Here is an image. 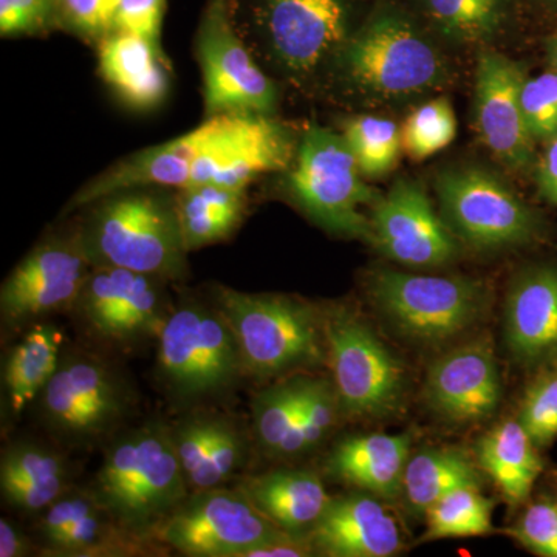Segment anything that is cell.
<instances>
[{
  "label": "cell",
  "instance_id": "6da1fadb",
  "mask_svg": "<svg viewBox=\"0 0 557 557\" xmlns=\"http://www.w3.org/2000/svg\"><path fill=\"white\" fill-rule=\"evenodd\" d=\"M90 491L121 527L159 542L157 531L189 496L171 428L153 421L113 440Z\"/></svg>",
  "mask_w": 557,
  "mask_h": 557
},
{
  "label": "cell",
  "instance_id": "7a4b0ae2",
  "mask_svg": "<svg viewBox=\"0 0 557 557\" xmlns=\"http://www.w3.org/2000/svg\"><path fill=\"white\" fill-rule=\"evenodd\" d=\"M79 234L94 267H116L157 278H178L186 248L177 203L143 190L98 200Z\"/></svg>",
  "mask_w": 557,
  "mask_h": 557
},
{
  "label": "cell",
  "instance_id": "3957f363",
  "mask_svg": "<svg viewBox=\"0 0 557 557\" xmlns=\"http://www.w3.org/2000/svg\"><path fill=\"white\" fill-rule=\"evenodd\" d=\"M215 306L236 335L247 375L271 379L325 361L324 313L310 304L218 287Z\"/></svg>",
  "mask_w": 557,
  "mask_h": 557
},
{
  "label": "cell",
  "instance_id": "277c9868",
  "mask_svg": "<svg viewBox=\"0 0 557 557\" xmlns=\"http://www.w3.org/2000/svg\"><path fill=\"white\" fill-rule=\"evenodd\" d=\"M157 339V379L178 406L218 398L247 375L239 343L218 306L180 304Z\"/></svg>",
  "mask_w": 557,
  "mask_h": 557
},
{
  "label": "cell",
  "instance_id": "5b68a950",
  "mask_svg": "<svg viewBox=\"0 0 557 557\" xmlns=\"http://www.w3.org/2000/svg\"><path fill=\"white\" fill-rule=\"evenodd\" d=\"M36 401L40 420L54 438L90 448L129 420L137 395L131 381L106 359L87 351H62Z\"/></svg>",
  "mask_w": 557,
  "mask_h": 557
},
{
  "label": "cell",
  "instance_id": "8992f818",
  "mask_svg": "<svg viewBox=\"0 0 557 557\" xmlns=\"http://www.w3.org/2000/svg\"><path fill=\"white\" fill-rule=\"evenodd\" d=\"M369 295L399 335L426 346L463 335L478 324L487 306V292L478 281L392 270L370 277Z\"/></svg>",
  "mask_w": 557,
  "mask_h": 557
},
{
  "label": "cell",
  "instance_id": "52a82bcc",
  "mask_svg": "<svg viewBox=\"0 0 557 557\" xmlns=\"http://www.w3.org/2000/svg\"><path fill=\"white\" fill-rule=\"evenodd\" d=\"M346 138L324 127L306 131L289 172V190L304 211L333 233L372 242V223L364 215L381 196L362 182Z\"/></svg>",
  "mask_w": 557,
  "mask_h": 557
},
{
  "label": "cell",
  "instance_id": "ba28073f",
  "mask_svg": "<svg viewBox=\"0 0 557 557\" xmlns=\"http://www.w3.org/2000/svg\"><path fill=\"white\" fill-rule=\"evenodd\" d=\"M325 346L341 413L381 420L405 401L406 370L355 311L335 307L324 313Z\"/></svg>",
  "mask_w": 557,
  "mask_h": 557
},
{
  "label": "cell",
  "instance_id": "9c48e42d",
  "mask_svg": "<svg viewBox=\"0 0 557 557\" xmlns=\"http://www.w3.org/2000/svg\"><path fill=\"white\" fill-rule=\"evenodd\" d=\"M343 65L359 89L376 97H406L438 86L445 62L401 14H375L343 47Z\"/></svg>",
  "mask_w": 557,
  "mask_h": 557
},
{
  "label": "cell",
  "instance_id": "30bf717a",
  "mask_svg": "<svg viewBox=\"0 0 557 557\" xmlns=\"http://www.w3.org/2000/svg\"><path fill=\"white\" fill-rule=\"evenodd\" d=\"M293 534L274 525L244 491H194L164 520L156 539L189 557H247L251 549Z\"/></svg>",
  "mask_w": 557,
  "mask_h": 557
},
{
  "label": "cell",
  "instance_id": "8fae6325",
  "mask_svg": "<svg viewBox=\"0 0 557 557\" xmlns=\"http://www.w3.org/2000/svg\"><path fill=\"white\" fill-rule=\"evenodd\" d=\"M208 116H271L277 104L273 81L262 72L242 40L230 0H211L197 35Z\"/></svg>",
  "mask_w": 557,
  "mask_h": 557
},
{
  "label": "cell",
  "instance_id": "7c38bea8",
  "mask_svg": "<svg viewBox=\"0 0 557 557\" xmlns=\"http://www.w3.org/2000/svg\"><path fill=\"white\" fill-rule=\"evenodd\" d=\"M437 193L450 230L474 247H515L536 234L533 211L490 172L445 171L438 175Z\"/></svg>",
  "mask_w": 557,
  "mask_h": 557
},
{
  "label": "cell",
  "instance_id": "4fadbf2b",
  "mask_svg": "<svg viewBox=\"0 0 557 557\" xmlns=\"http://www.w3.org/2000/svg\"><path fill=\"white\" fill-rule=\"evenodd\" d=\"M249 16L278 67L313 73L348 40V0H249Z\"/></svg>",
  "mask_w": 557,
  "mask_h": 557
},
{
  "label": "cell",
  "instance_id": "5bb4252c",
  "mask_svg": "<svg viewBox=\"0 0 557 557\" xmlns=\"http://www.w3.org/2000/svg\"><path fill=\"white\" fill-rule=\"evenodd\" d=\"M79 237L53 239L33 249L3 282L0 317L5 330L73 309L90 273Z\"/></svg>",
  "mask_w": 557,
  "mask_h": 557
},
{
  "label": "cell",
  "instance_id": "9a60e30c",
  "mask_svg": "<svg viewBox=\"0 0 557 557\" xmlns=\"http://www.w3.org/2000/svg\"><path fill=\"white\" fill-rule=\"evenodd\" d=\"M372 244L395 262L413 269L446 265L458 252L448 223L434 211L416 182L399 180L370 215Z\"/></svg>",
  "mask_w": 557,
  "mask_h": 557
},
{
  "label": "cell",
  "instance_id": "2e32d148",
  "mask_svg": "<svg viewBox=\"0 0 557 557\" xmlns=\"http://www.w3.org/2000/svg\"><path fill=\"white\" fill-rule=\"evenodd\" d=\"M42 555L123 557L156 555L159 542L146 541L120 525L90 490H70L40 515Z\"/></svg>",
  "mask_w": 557,
  "mask_h": 557
},
{
  "label": "cell",
  "instance_id": "e0dca14e",
  "mask_svg": "<svg viewBox=\"0 0 557 557\" xmlns=\"http://www.w3.org/2000/svg\"><path fill=\"white\" fill-rule=\"evenodd\" d=\"M525 79L519 64L496 51L480 57L475 72V127L486 148L515 171L527 170L534 160V138L528 131L520 100Z\"/></svg>",
  "mask_w": 557,
  "mask_h": 557
},
{
  "label": "cell",
  "instance_id": "ac0fdd59",
  "mask_svg": "<svg viewBox=\"0 0 557 557\" xmlns=\"http://www.w3.org/2000/svg\"><path fill=\"white\" fill-rule=\"evenodd\" d=\"M423 391L429 408L450 423L493 416L502 395L493 341L480 336L443 355L429 369Z\"/></svg>",
  "mask_w": 557,
  "mask_h": 557
},
{
  "label": "cell",
  "instance_id": "d6986e66",
  "mask_svg": "<svg viewBox=\"0 0 557 557\" xmlns=\"http://www.w3.org/2000/svg\"><path fill=\"white\" fill-rule=\"evenodd\" d=\"M307 537L317 555L330 557H391L403 548L397 520L362 491L332 497Z\"/></svg>",
  "mask_w": 557,
  "mask_h": 557
},
{
  "label": "cell",
  "instance_id": "ffe728a7",
  "mask_svg": "<svg viewBox=\"0 0 557 557\" xmlns=\"http://www.w3.org/2000/svg\"><path fill=\"white\" fill-rule=\"evenodd\" d=\"M505 343L522 368L557 361L556 270L537 267L512 282L505 309Z\"/></svg>",
  "mask_w": 557,
  "mask_h": 557
},
{
  "label": "cell",
  "instance_id": "44dd1931",
  "mask_svg": "<svg viewBox=\"0 0 557 557\" xmlns=\"http://www.w3.org/2000/svg\"><path fill=\"white\" fill-rule=\"evenodd\" d=\"M410 454L409 435L364 434L338 443L327 460L333 478L381 500L403 494Z\"/></svg>",
  "mask_w": 557,
  "mask_h": 557
},
{
  "label": "cell",
  "instance_id": "7402d4cb",
  "mask_svg": "<svg viewBox=\"0 0 557 557\" xmlns=\"http://www.w3.org/2000/svg\"><path fill=\"white\" fill-rule=\"evenodd\" d=\"M240 491L265 518L293 536H307L332 500L322 480L304 469L256 475L245 480Z\"/></svg>",
  "mask_w": 557,
  "mask_h": 557
},
{
  "label": "cell",
  "instance_id": "603a6c76",
  "mask_svg": "<svg viewBox=\"0 0 557 557\" xmlns=\"http://www.w3.org/2000/svg\"><path fill=\"white\" fill-rule=\"evenodd\" d=\"M67 461L36 443L9 446L0 461L3 500L25 515H42L70 491Z\"/></svg>",
  "mask_w": 557,
  "mask_h": 557
},
{
  "label": "cell",
  "instance_id": "cb8c5ba5",
  "mask_svg": "<svg viewBox=\"0 0 557 557\" xmlns=\"http://www.w3.org/2000/svg\"><path fill=\"white\" fill-rule=\"evenodd\" d=\"M100 70L124 101L138 109L156 108L168 94V75L159 58V47L141 36L112 32L98 49Z\"/></svg>",
  "mask_w": 557,
  "mask_h": 557
},
{
  "label": "cell",
  "instance_id": "d4e9b609",
  "mask_svg": "<svg viewBox=\"0 0 557 557\" xmlns=\"http://www.w3.org/2000/svg\"><path fill=\"white\" fill-rule=\"evenodd\" d=\"M61 343L60 330L50 324H38L7 354L2 366L5 417L20 418L38 399L58 368Z\"/></svg>",
  "mask_w": 557,
  "mask_h": 557
},
{
  "label": "cell",
  "instance_id": "484cf974",
  "mask_svg": "<svg viewBox=\"0 0 557 557\" xmlns=\"http://www.w3.org/2000/svg\"><path fill=\"white\" fill-rule=\"evenodd\" d=\"M536 443L519 420H507L480 438L479 465L494 480L508 504L525 502L541 474Z\"/></svg>",
  "mask_w": 557,
  "mask_h": 557
},
{
  "label": "cell",
  "instance_id": "4316f807",
  "mask_svg": "<svg viewBox=\"0 0 557 557\" xmlns=\"http://www.w3.org/2000/svg\"><path fill=\"white\" fill-rule=\"evenodd\" d=\"M474 461L450 448L421 450L410 456L403 479V494L413 516H426L429 508L460 486H479Z\"/></svg>",
  "mask_w": 557,
  "mask_h": 557
},
{
  "label": "cell",
  "instance_id": "83f0119b",
  "mask_svg": "<svg viewBox=\"0 0 557 557\" xmlns=\"http://www.w3.org/2000/svg\"><path fill=\"white\" fill-rule=\"evenodd\" d=\"M242 207L240 189L215 185L183 189L177 208L188 251L225 239L239 223Z\"/></svg>",
  "mask_w": 557,
  "mask_h": 557
},
{
  "label": "cell",
  "instance_id": "f1b7e54d",
  "mask_svg": "<svg viewBox=\"0 0 557 557\" xmlns=\"http://www.w3.org/2000/svg\"><path fill=\"white\" fill-rule=\"evenodd\" d=\"M493 509L479 486L456 487L429 508L421 542L485 536L493 531Z\"/></svg>",
  "mask_w": 557,
  "mask_h": 557
},
{
  "label": "cell",
  "instance_id": "f546056e",
  "mask_svg": "<svg viewBox=\"0 0 557 557\" xmlns=\"http://www.w3.org/2000/svg\"><path fill=\"white\" fill-rule=\"evenodd\" d=\"M429 20L446 38L478 44L500 32L509 0H420Z\"/></svg>",
  "mask_w": 557,
  "mask_h": 557
},
{
  "label": "cell",
  "instance_id": "4dcf8cb0",
  "mask_svg": "<svg viewBox=\"0 0 557 557\" xmlns=\"http://www.w3.org/2000/svg\"><path fill=\"white\" fill-rule=\"evenodd\" d=\"M311 379H293L274 384L252 401L255 434L263 453L277 457L307 398Z\"/></svg>",
  "mask_w": 557,
  "mask_h": 557
},
{
  "label": "cell",
  "instance_id": "1f68e13d",
  "mask_svg": "<svg viewBox=\"0 0 557 557\" xmlns=\"http://www.w3.org/2000/svg\"><path fill=\"white\" fill-rule=\"evenodd\" d=\"M341 416L338 394L333 383L325 380H310L306 401L296 417L295 426L277 457L281 460L302 457L322 445L335 428Z\"/></svg>",
  "mask_w": 557,
  "mask_h": 557
},
{
  "label": "cell",
  "instance_id": "d6a6232c",
  "mask_svg": "<svg viewBox=\"0 0 557 557\" xmlns=\"http://www.w3.org/2000/svg\"><path fill=\"white\" fill-rule=\"evenodd\" d=\"M344 138L354 152L362 175L381 177L397 164L403 139L394 121L359 116L348 121Z\"/></svg>",
  "mask_w": 557,
  "mask_h": 557
},
{
  "label": "cell",
  "instance_id": "836d02e7",
  "mask_svg": "<svg viewBox=\"0 0 557 557\" xmlns=\"http://www.w3.org/2000/svg\"><path fill=\"white\" fill-rule=\"evenodd\" d=\"M456 134L453 106L446 98H437L410 113L401 132L403 148L412 159H428L449 146Z\"/></svg>",
  "mask_w": 557,
  "mask_h": 557
},
{
  "label": "cell",
  "instance_id": "e575fe53",
  "mask_svg": "<svg viewBox=\"0 0 557 557\" xmlns=\"http://www.w3.org/2000/svg\"><path fill=\"white\" fill-rule=\"evenodd\" d=\"M248 457V438L233 421L222 417L218 437L197 474L189 480V490L219 487L233 478Z\"/></svg>",
  "mask_w": 557,
  "mask_h": 557
},
{
  "label": "cell",
  "instance_id": "d590c367",
  "mask_svg": "<svg viewBox=\"0 0 557 557\" xmlns=\"http://www.w3.org/2000/svg\"><path fill=\"white\" fill-rule=\"evenodd\" d=\"M520 424L537 448L552 445L557 438V369L544 373L528 388L520 406Z\"/></svg>",
  "mask_w": 557,
  "mask_h": 557
},
{
  "label": "cell",
  "instance_id": "8d00e7d4",
  "mask_svg": "<svg viewBox=\"0 0 557 557\" xmlns=\"http://www.w3.org/2000/svg\"><path fill=\"white\" fill-rule=\"evenodd\" d=\"M523 115L531 137L552 141L557 137V72L542 73L536 78L525 79L522 87Z\"/></svg>",
  "mask_w": 557,
  "mask_h": 557
},
{
  "label": "cell",
  "instance_id": "74e56055",
  "mask_svg": "<svg viewBox=\"0 0 557 557\" xmlns=\"http://www.w3.org/2000/svg\"><path fill=\"white\" fill-rule=\"evenodd\" d=\"M220 423H222V417L203 413V416L186 417L171 428L172 440H174L182 467L185 469L188 485L189 480L203 465L209 449L214 445Z\"/></svg>",
  "mask_w": 557,
  "mask_h": 557
},
{
  "label": "cell",
  "instance_id": "f35d334b",
  "mask_svg": "<svg viewBox=\"0 0 557 557\" xmlns=\"http://www.w3.org/2000/svg\"><path fill=\"white\" fill-rule=\"evenodd\" d=\"M511 533L534 555L557 557V502L542 498L530 505Z\"/></svg>",
  "mask_w": 557,
  "mask_h": 557
},
{
  "label": "cell",
  "instance_id": "ab89813d",
  "mask_svg": "<svg viewBox=\"0 0 557 557\" xmlns=\"http://www.w3.org/2000/svg\"><path fill=\"white\" fill-rule=\"evenodd\" d=\"M70 25L83 35L104 38L115 32L120 0H61Z\"/></svg>",
  "mask_w": 557,
  "mask_h": 557
},
{
  "label": "cell",
  "instance_id": "60d3db41",
  "mask_svg": "<svg viewBox=\"0 0 557 557\" xmlns=\"http://www.w3.org/2000/svg\"><path fill=\"white\" fill-rule=\"evenodd\" d=\"M164 0H120L115 32L141 36L159 47Z\"/></svg>",
  "mask_w": 557,
  "mask_h": 557
},
{
  "label": "cell",
  "instance_id": "b9f144b4",
  "mask_svg": "<svg viewBox=\"0 0 557 557\" xmlns=\"http://www.w3.org/2000/svg\"><path fill=\"white\" fill-rule=\"evenodd\" d=\"M50 0H0V32L3 36L30 33L49 14Z\"/></svg>",
  "mask_w": 557,
  "mask_h": 557
},
{
  "label": "cell",
  "instance_id": "7bdbcfd3",
  "mask_svg": "<svg viewBox=\"0 0 557 557\" xmlns=\"http://www.w3.org/2000/svg\"><path fill=\"white\" fill-rule=\"evenodd\" d=\"M539 190L549 203L557 207V137L548 141L537 170Z\"/></svg>",
  "mask_w": 557,
  "mask_h": 557
},
{
  "label": "cell",
  "instance_id": "ee69618b",
  "mask_svg": "<svg viewBox=\"0 0 557 557\" xmlns=\"http://www.w3.org/2000/svg\"><path fill=\"white\" fill-rule=\"evenodd\" d=\"M32 549L30 539L9 519H0V557H24L32 555Z\"/></svg>",
  "mask_w": 557,
  "mask_h": 557
},
{
  "label": "cell",
  "instance_id": "f6af8a7d",
  "mask_svg": "<svg viewBox=\"0 0 557 557\" xmlns=\"http://www.w3.org/2000/svg\"><path fill=\"white\" fill-rule=\"evenodd\" d=\"M548 60L552 69L557 72V32L548 42Z\"/></svg>",
  "mask_w": 557,
  "mask_h": 557
},
{
  "label": "cell",
  "instance_id": "bcb514c9",
  "mask_svg": "<svg viewBox=\"0 0 557 557\" xmlns=\"http://www.w3.org/2000/svg\"><path fill=\"white\" fill-rule=\"evenodd\" d=\"M541 2L547 3V5L557 7V0H541Z\"/></svg>",
  "mask_w": 557,
  "mask_h": 557
}]
</instances>
